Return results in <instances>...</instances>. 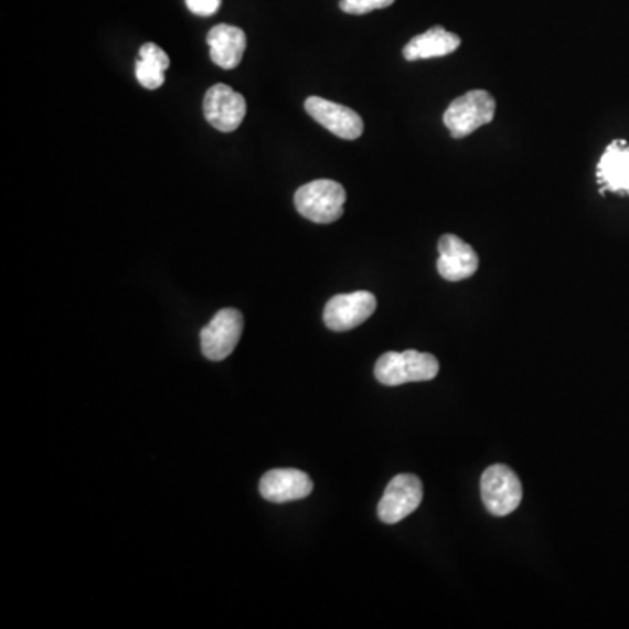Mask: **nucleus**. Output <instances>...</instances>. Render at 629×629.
Returning a JSON list of instances; mask_svg holds the SVG:
<instances>
[{
    "instance_id": "obj_1",
    "label": "nucleus",
    "mask_w": 629,
    "mask_h": 629,
    "mask_svg": "<svg viewBox=\"0 0 629 629\" xmlns=\"http://www.w3.org/2000/svg\"><path fill=\"white\" fill-rule=\"evenodd\" d=\"M347 202V191L340 182L319 179L308 182L294 194V205L302 217L311 223L331 224L341 218Z\"/></svg>"
},
{
    "instance_id": "obj_2",
    "label": "nucleus",
    "mask_w": 629,
    "mask_h": 629,
    "mask_svg": "<svg viewBox=\"0 0 629 629\" xmlns=\"http://www.w3.org/2000/svg\"><path fill=\"white\" fill-rule=\"evenodd\" d=\"M439 373V362L430 353L416 350L406 352H386L374 365V376L386 386L404 385L412 382H428Z\"/></svg>"
},
{
    "instance_id": "obj_3",
    "label": "nucleus",
    "mask_w": 629,
    "mask_h": 629,
    "mask_svg": "<svg viewBox=\"0 0 629 629\" xmlns=\"http://www.w3.org/2000/svg\"><path fill=\"white\" fill-rule=\"evenodd\" d=\"M495 113L497 102L493 95L484 89H475L455 98L446 109L443 121L454 139H466L481 126L493 121Z\"/></svg>"
},
{
    "instance_id": "obj_4",
    "label": "nucleus",
    "mask_w": 629,
    "mask_h": 629,
    "mask_svg": "<svg viewBox=\"0 0 629 629\" xmlns=\"http://www.w3.org/2000/svg\"><path fill=\"white\" fill-rule=\"evenodd\" d=\"M481 499L493 516H508L523 499L520 478L509 467H488L481 478Z\"/></svg>"
},
{
    "instance_id": "obj_5",
    "label": "nucleus",
    "mask_w": 629,
    "mask_h": 629,
    "mask_svg": "<svg viewBox=\"0 0 629 629\" xmlns=\"http://www.w3.org/2000/svg\"><path fill=\"white\" fill-rule=\"evenodd\" d=\"M244 332V314L235 308H224L214 314L200 332L202 352L209 361L221 362L235 352Z\"/></svg>"
},
{
    "instance_id": "obj_6",
    "label": "nucleus",
    "mask_w": 629,
    "mask_h": 629,
    "mask_svg": "<svg viewBox=\"0 0 629 629\" xmlns=\"http://www.w3.org/2000/svg\"><path fill=\"white\" fill-rule=\"evenodd\" d=\"M422 499L424 487L416 476H395L377 503V518L385 524L398 523L419 508Z\"/></svg>"
},
{
    "instance_id": "obj_7",
    "label": "nucleus",
    "mask_w": 629,
    "mask_h": 629,
    "mask_svg": "<svg viewBox=\"0 0 629 629\" xmlns=\"http://www.w3.org/2000/svg\"><path fill=\"white\" fill-rule=\"evenodd\" d=\"M376 310V298L367 290L338 294L323 310V322L331 331L344 332L359 328Z\"/></svg>"
},
{
    "instance_id": "obj_8",
    "label": "nucleus",
    "mask_w": 629,
    "mask_h": 629,
    "mask_svg": "<svg viewBox=\"0 0 629 629\" xmlns=\"http://www.w3.org/2000/svg\"><path fill=\"white\" fill-rule=\"evenodd\" d=\"M203 114L215 130L231 134L238 130L244 121L247 102L242 93L235 92L227 84H214L203 98Z\"/></svg>"
},
{
    "instance_id": "obj_9",
    "label": "nucleus",
    "mask_w": 629,
    "mask_h": 629,
    "mask_svg": "<svg viewBox=\"0 0 629 629\" xmlns=\"http://www.w3.org/2000/svg\"><path fill=\"white\" fill-rule=\"evenodd\" d=\"M305 110L326 130L343 140H356L364 134V121L355 110L320 97H310L305 102Z\"/></svg>"
},
{
    "instance_id": "obj_10",
    "label": "nucleus",
    "mask_w": 629,
    "mask_h": 629,
    "mask_svg": "<svg viewBox=\"0 0 629 629\" xmlns=\"http://www.w3.org/2000/svg\"><path fill=\"white\" fill-rule=\"evenodd\" d=\"M479 268L475 248L457 235H443L439 239L437 271L448 281H461L472 277Z\"/></svg>"
},
{
    "instance_id": "obj_11",
    "label": "nucleus",
    "mask_w": 629,
    "mask_h": 629,
    "mask_svg": "<svg viewBox=\"0 0 629 629\" xmlns=\"http://www.w3.org/2000/svg\"><path fill=\"white\" fill-rule=\"evenodd\" d=\"M260 495L268 502L286 503L307 499L313 491V481L298 469L268 470L259 482Z\"/></svg>"
},
{
    "instance_id": "obj_12",
    "label": "nucleus",
    "mask_w": 629,
    "mask_h": 629,
    "mask_svg": "<svg viewBox=\"0 0 629 629\" xmlns=\"http://www.w3.org/2000/svg\"><path fill=\"white\" fill-rule=\"evenodd\" d=\"M601 193L628 194L629 196V143L626 140H614L607 147L596 168Z\"/></svg>"
},
{
    "instance_id": "obj_13",
    "label": "nucleus",
    "mask_w": 629,
    "mask_h": 629,
    "mask_svg": "<svg viewBox=\"0 0 629 629\" xmlns=\"http://www.w3.org/2000/svg\"><path fill=\"white\" fill-rule=\"evenodd\" d=\"M210 47V58L224 71L238 67L247 50V35L238 26L215 25L206 35Z\"/></svg>"
},
{
    "instance_id": "obj_14",
    "label": "nucleus",
    "mask_w": 629,
    "mask_h": 629,
    "mask_svg": "<svg viewBox=\"0 0 629 629\" xmlns=\"http://www.w3.org/2000/svg\"><path fill=\"white\" fill-rule=\"evenodd\" d=\"M460 38L454 32H448L443 26H433L407 42L403 51L404 60L416 62V60L443 58L455 53L460 47Z\"/></svg>"
},
{
    "instance_id": "obj_15",
    "label": "nucleus",
    "mask_w": 629,
    "mask_h": 629,
    "mask_svg": "<svg viewBox=\"0 0 629 629\" xmlns=\"http://www.w3.org/2000/svg\"><path fill=\"white\" fill-rule=\"evenodd\" d=\"M167 68L152 60L140 58L135 62V76L146 89H158L163 86Z\"/></svg>"
},
{
    "instance_id": "obj_16",
    "label": "nucleus",
    "mask_w": 629,
    "mask_h": 629,
    "mask_svg": "<svg viewBox=\"0 0 629 629\" xmlns=\"http://www.w3.org/2000/svg\"><path fill=\"white\" fill-rule=\"evenodd\" d=\"M395 0H341L340 8L347 14H361L371 13L376 9L391 8Z\"/></svg>"
},
{
    "instance_id": "obj_17",
    "label": "nucleus",
    "mask_w": 629,
    "mask_h": 629,
    "mask_svg": "<svg viewBox=\"0 0 629 629\" xmlns=\"http://www.w3.org/2000/svg\"><path fill=\"white\" fill-rule=\"evenodd\" d=\"M223 0H185L189 11L196 17H212L217 13Z\"/></svg>"
}]
</instances>
